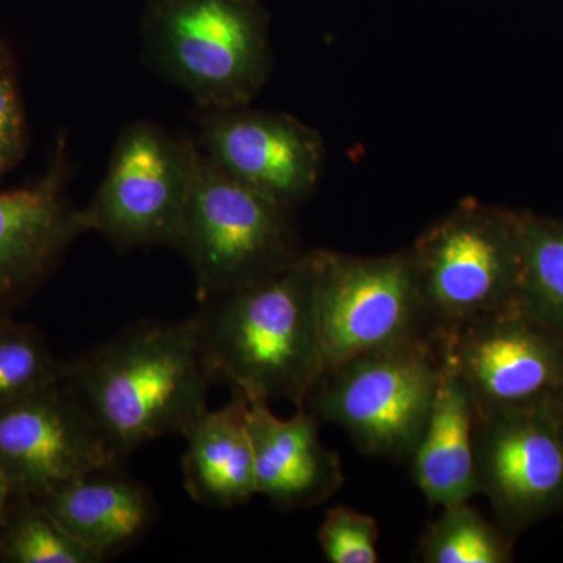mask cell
<instances>
[{
    "label": "cell",
    "instance_id": "obj_15",
    "mask_svg": "<svg viewBox=\"0 0 563 563\" xmlns=\"http://www.w3.org/2000/svg\"><path fill=\"white\" fill-rule=\"evenodd\" d=\"M35 501L102 562L139 542L155 520L150 490L121 463L79 474Z\"/></svg>",
    "mask_w": 563,
    "mask_h": 563
},
{
    "label": "cell",
    "instance_id": "obj_26",
    "mask_svg": "<svg viewBox=\"0 0 563 563\" xmlns=\"http://www.w3.org/2000/svg\"><path fill=\"white\" fill-rule=\"evenodd\" d=\"M0 73H2V55H0Z\"/></svg>",
    "mask_w": 563,
    "mask_h": 563
},
{
    "label": "cell",
    "instance_id": "obj_11",
    "mask_svg": "<svg viewBox=\"0 0 563 563\" xmlns=\"http://www.w3.org/2000/svg\"><path fill=\"white\" fill-rule=\"evenodd\" d=\"M122 463L66 377L0 410V468L36 499L79 474Z\"/></svg>",
    "mask_w": 563,
    "mask_h": 563
},
{
    "label": "cell",
    "instance_id": "obj_25",
    "mask_svg": "<svg viewBox=\"0 0 563 563\" xmlns=\"http://www.w3.org/2000/svg\"><path fill=\"white\" fill-rule=\"evenodd\" d=\"M550 409L554 415L555 422H558L559 433H561L563 442V390L550 402Z\"/></svg>",
    "mask_w": 563,
    "mask_h": 563
},
{
    "label": "cell",
    "instance_id": "obj_5",
    "mask_svg": "<svg viewBox=\"0 0 563 563\" xmlns=\"http://www.w3.org/2000/svg\"><path fill=\"white\" fill-rule=\"evenodd\" d=\"M288 210L221 172L196 147L177 250L190 265L199 303L254 284L301 254Z\"/></svg>",
    "mask_w": 563,
    "mask_h": 563
},
{
    "label": "cell",
    "instance_id": "obj_24",
    "mask_svg": "<svg viewBox=\"0 0 563 563\" xmlns=\"http://www.w3.org/2000/svg\"><path fill=\"white\" fill-rule=\"evenodd\" d=\"M13 496L14 490L13 487H11L9 476L0 468V526H2L3 520H5Z\"/></svg>",
    "mask_w": 563,
    "mask_h": 563
},
{
    "label": "cell",
    "instance_id": "obj_3",
    "mask_svg": "<svg viewBox=\"0 0 563 563\" xmlns=\"http://www.w3.org/2000/svg\"><path fill=\"white\" fill-rule=\"evenodd\" d=\"M443 339L358 355L322 373L303 407L339 426L369 457H412L435 401Z\"/></svg>",
    "mask_w": 563,
    "mask_h": 563
},
{
    "label": "cell",
    "instance_id": "obj_9",
    "mask_svg": "<svg viewBox=\"0 0 563 563\" xmlns=\"http://www.w3.org/2000/svg\"><path fill=\"white\" fill-rule=\"evenodd\" d=\"M474 415L547 406L563 390V332L515 303L444 336Z\"/></svg>",
    "mask_w": 563,
    "mask_h": 563
},
{
    "label": "cell",
    "instance_id": "obj_16",
    "mask_svg": "<svg viewBox=\"0 0 563 563\" xmlns=\"http://www.w3.org/2000/svg\"><path fill=\"white\" fill-rule=\"evenodd\" d=\"M250 401L232 391L231 401L203 410L184 433V487L192 501L210 509H233L257 496L254 448L247 422Z\"/></svg>",
    "mask_w": 563,
    "mask_h": 563
},
{
    "label": "cell",
    "instance_id": "obj_4",
    "mask_svg": "<svg viewBox=\"0 0 563 563\" xmlns=\"http://www.w3.org/2000/svg\"><path fill=\"white\" fill-rule=\"evenodd\" d=\"M421 291L446 336L518 303L523 279V211L463 201L412 247Z\"/></svg>",
    "mask_w": 563,
    "mask_h": 563
},
{
    "label": "cell",
    "instance_id": "obj_8",
    "mask_svg": "<svg viewBox=\"0 0 563 563\" xmlns=\"http://www.w3.org/2000/svg\"><path fill=\"white\" fill-rule=\"evenodd\" d=\"M196 146L176 141L151 122L122 132L109 172L87 209L84 232H99L122 250L179 246L190 195Z\"/></svg>",
    "mask_w": 563,
    "mask_h": 563
},
{
    "label": "cell",
    "instance_id": "obj_21",
    "mask_svg": "<svg viewBox=\"0 0 563 563\" xmlns=\"http://www.w3.org/2000/svg\"><path fill=\"white\" fill-rule=\"evenodd\" d=\"M65 366L35 325L0 322V410L58 383Z\"/></svg>",
    "mask_w": 563,
    "mask_h": 563
},
{
    "label": "cell",
    "instance_id": "obj_13",
    "mask_svg": "<svg viewBox=\"0 0 563 563\" xmlns=\"http://www.w3.org/2000/svg\"><path fill=\"white\" fill-rule=\"evenodd\" d=\"M80 233L79 210L66 202L60 174L0 192V322L14 320Z\"/></svg>",
    "mask_w": 563,
    "mask_h": 563
},
{
    "label": "cell",
    "instance_id": "obj_2",
    "mask_svg": "<svg viewBox=\"0 0 563 563\" xmlns=\"http://www.w3.org/2000/svg\"><path fill=\"white\" fill-rule=\"evenodd\" d=\"M65 377L122 461L152 440L184 437L214 384L190 318L132 325L66 362Z\"/></svg>",
    "mask_w": 563,
    "mask_h": 563
},
{
    "label": "cell",
    "instance_id": "obj_1",
    "mask_svg": "<svg viewBox=\"0 0 563 563\" xmlns=\"http://www.w3.org/2000/svg\"><path fill=\"white\" fill-rule=\"evenodd\" d=\"M317 255L299 254L263 279L202 302L190 317L213 383L247 401L303 407L321 377Z\"/></svg>",
    "mask_w": 563,
    "mask_h": 563
},
{
    "label": "cell",
    "instance_id": "obj_12",
    "mask_svg": "<svg viewBox=\"0 0 563 563\" xmlns=\"http://www.w3.org/2000/svg\"><path fill=\"white\" fill-rule=\"evenodd\" d=\"M202 152L221 172L287 209L312 195L324 166L312 129L288 114L243 107L213 111Z\"/></svg>",
    "mask_w": 563,
    "mask_h": 563
},
{
    "label": "cell",
    "instance_id": "obj_20",
    "mask_svg": "<svg viewBox=\"0 0 563 563\" xmlns=\"http://www.w3.org/2000/svg\"><path fill=\"white\" fill-rule=\"evenodd\" d=\"M0 561L9 563H99L31 496L16 495L0 526Z\"/></svg>",
    "mask_w": 563,
    "mask_h": 563
},
{
    "label": "cell",
    "instance_id": "obj_19",
    "mask_svg": "<svg viewBox=\"0 0 563 563\" xmlns=\"http://www.w3.org/2000/svg\"><path fill=\"white\" fill-rule=\"evenodd\" d=\"M525 262L518 306L563 332V220L523 211Z\"/></svg>",
    "mask_w": 563,
    "mask_h": 563
},
{
    "label": "cell",
    "instance_id": "obj_18",
    "mask_svg": "<svg viewBox=\"0 0 563 563\" xmlns=\"http://www.w3.org/2000/svg\"><path fill=\"white\" fill-rule=\"evenodd\" d=\"M424 563H510L514 537L468 506L443 507L420 540Z\"/></svg>",
    "mask_w": 563,
    "mask_h": 563
},
{
    "label": "cell",
    "instance_id": "obj_17",
    "mask_svg": "<svg viewBox=\"0 0 563 563\" xmlns=\"http://www.w3.org/2000/svg\"><path fill=\"white\" fill-rule=\"evenodd\" d=\"M473 428L470 393L444 357L432 412L410 457L413 483L431 506L443 509L479 495Z\"/></svg>",
    "mask_w": 563,
    "mask_h": 563
},
{
    "label": "cell",
    "instance_id": "obj_6",
    "mask_svg": "<svg viewBox=\"0 0 563 563\" xmlns=\"http://www.w3.org/2000/svg\"><path fill=\"white\" fill-rule=\"evenodd\" d=\"M314 255L322 373L369 352L443 339L426 306L412 250L380 257Z\"/></svg>",
    "mask_w": 563,
    "mask_h": 563
},
{
    "label": "cell",
    "instance_id": "obj_10",
    "mask_svg": "<svg viewBox=\"0 0 563 563\" xmlns=\"http://www.w3.org/2000/svg\"><path fill=\"white\" fill-rule=\"evenodd\" d=\"M479 495L510 537L563 515V442L547 406L474 415Z\"/></svg>",
    "mask_w": 563,
    "mask_h": 563
},
{
    "label": "cell",
    "instance_id": "obj_22",
    "mask_svg": "<svg viewBox=\"0 0 563 563\" xmlns=\"http://www.w3.org/2000/svg\"><path fill=\"white\" fill-rule=\"evenodd\" d=\"M325 561L331 563H377L379 526L372 515L347 506H335L324 515L317 532Z\"/></svg>",
    "mask_w": 563,
    "mask_h": 563
},
{
    "label": "cell",
    "instance_id": "obj_14",
    "mask_svg": "<svg viewBox=\"0 0 563 563\" xmlns=\"http://www.w3.org/2000/svg\"><path fill=\"white\" fill-rule=\"evenodd\" d=\"M257 495L284 512L320 506L344 484L340 455L325 450L318 418L298 407L291 418L276 417L268 402L250 401Z\"/></svg>",
    "mask_w": 563,
    "mask_h": 563
},
{
    "label": "cell",
    "instance_id": "obj_7",
    "mask_svg": "<svg viewBox=\"0 0 563 563\" xmlns=\"http://www.w3.org/2000/svg\"><path fill=\"white\" fill-rule=\"evenodd\" d=\"M147 54L163 76L211 111L239 109L261 91L272 54L242 0H173Z\"/></svg>",
    "mask_w": 563,
    "mask_h": 563
},
{
    "label": "cell",
    "instance_id": "obj_23",
    "mask_svg": "<svg viewBox=\"0 0 563 563\" xmlns=\"http://www.w3.org/2000/svg\"><path fill=\"white\" fill-rule=\"evenodd\" d=\"M22 146V117L13 84L0 76V174L16 161Z\"/></svg>",
    "mask_w": 563,
    "mask_h": 563
}]
</instances>
